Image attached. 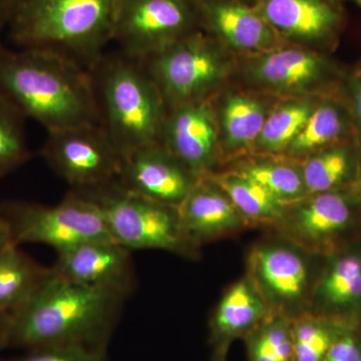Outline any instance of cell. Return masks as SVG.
<instances>
[{"mask_svg":"<svg viewBox=\"0 0 361 361\" xmlns=\"http://www.w3.org/2000/svg\"><path fill=\"white\" fill-rule=\"evenodd\" d=\"M127 297L49 274L11 314V348H82L106 351Z\"/></svg>","mask_w":361,"mask_h":361,"instance_id":"1","label":"cell"},{"mask_svg":"<svg viewBox=\"0 0 361 361\" xmlns=\"http://www.w3.org/2000/svg\"><path fill=\"white\" fill-rule=\"evenodd\" d=\"M0 92L47 133L99 125L90 71L54 51L0 44Z\"/></svg>","mask_w":361,"mask_h":361,"instance_id":"2","label":"cell"},{"mask_svg":"<svg viewBox=\"0 0 361 361\" xmlns=\"http://www.w3.org/2000/svg\"><path fill=\"white\" fill-rule=\"evenodd\" d=\"M118 0H14L8 26L21 49L61 54L92 70L113 40Z\"/></svg>","mask_w":361,"mask_h":361,"instance_id":"3","label":"cell"},{"mask_svg":"<svg viewBox=\"0 0 361 361\" xmlns=\"http://www.w3.org/2000/svg\"><path fill=\"white\" fill-rule=\"evenodd\" d=\"M99 125L123 157L161 142L168 106L141 59L104 54L92 68Z\"/></svg>","mask_w":361,"mask_h":361,"instance_id":"4","label":"cell"},{"mask_svg":"<svg viewBox=\"0 0 361 361\" xmlns=\"http://www.w3.org/2000/svg\"><path fill=\"white\" fill-rule=\"evenodd\" d=\"M75 192L96 204L111 238L130 251L152 249L183 257L198 256V249L190 244L183 231L179 207L130 193L116 180L97 189Z\"/></svg>","mask_w":361,"mask_h":361,"instance_id":"5","label":"cell"},{"mask_svg":"<svg viewBox=\"0 0 361 361\" xmlns=\"http://www.w3.org/2000/svg\"><path fill=\"white\" fill-rule=\"evenodd\" d=\"M0 216L18 246L44 244L59 253L87 242L113 240L96 204L73 190L54 206L1 202Z\"/></svg>","mask_w":361,"mask_h":361,"instance_id":"6","label":"cell"},{"mask_svg":"<svg viewBox=\"0 0 361 361\" xmlns=\"http://www.w3.org/2000/svg\"><path fill=\"white\" fill-rule=\"evenodd\" d=\"M225 49L199 30L142 61L169 110L210 101L229 73Z\"/></svg>","mask_w":361,"mask_h":361,"instance_id":"7","label":"cell"},{"mask_svg":"<svg viewBox=\"0 0 361 361\" xmlns=\"http://www.w3.org/2000/svg\"><path fill=\"white\" fill-rule=\"evenodd\" d=\"M316 256L281 235L257 242L246 258V275L271 312L293 319L307 312L319 270Z\"/></svg>","mask_w":361,"mask_h":361,"instance_id":"8","label":"cell"},{"mask_svg":"<svg viewBox=\"0 0 361 361\" xmlns=\"http://www.w3.org/2000/svg\"><path fill=\"white\" fill-rule=\"evenodd\" d=\"M199 30L198 0H118L113 40L142 61Z\"/></svg>","mask_w":361,"mask_h":361,"instance_id":"9","label":"cell"},{"mask_svg":"<svg viewBox=\"0 0 361 361\" xmlns=\"http://www.w3.org/2000/svg\"><path fill=\"white\" fill-rule=\"evenodd\" d=\"M360 220L361 199L353 185L308 195L291 204L276 230L306 251L324 257L353 241Z\"/></svg>","mask_w":361,"mask_h":361,"instance_id":"10","label":"cell"},{"mask_svg":"<svg viewBox=\"0 0 361 361\" xmlns=\"http://www.w3.org/2000/svg\"><path fill=\"white\" fill-rule=\"evenodd\" d=\"M42 156L75 191L97 189L116 182L123 160L99 125L49 132Z\"/></svg>","mask_w":361,"mask_h":361,"instance_id":"11","label":"cell"},{"mask_svg":"<svg viewBox=\"0 0 361 361\" xmlns=\"http://www.w3.org/2000/svg\"><path fill=\"white\" fill-rule=\"evenodd\" d=\"M254 7L287 44L320 52L336 47L346 23L338 0H257Z\"/></svg>","mask_w":361,"mask_h":361,"instance_id":"12","label":"cell"},{"mask_svg":"<svg viewBox=\"0 0 361 361\" xmlns=\"http://www.w3.org/2000/svg\"><path fill=\"white\" fill-rule=\"evenodd\" d=\"M246 71L252 82L262 89L297 97L322 90L336 73L322 52L290 44L253 54Z\"/></svg>","mask_w":361,"mask_h":361,"instance_id":"13","label":"cell"},{"mask_svg":"<svg viewBox=\"0 0 361 361\" xmlns=\"http://www.w3.org/2000/svg\"><path fill=\"white\" fill-rule=\"evenodd\" d=\"M200 179L159 142L123 157L116 182L130 193L179 207Z\"/></svg>","mask_w":361,"mask_h":361,"instance_id":"14","label":"cell"},{"mask_svg":"<svg viewBox=\"0 0 361 361\" xmlns=\"http://www.w3.org/2000/svg\"><path fill=\"white\" fill-rule=\"evenodd\" d=\"M132 251L113 240L92 241L59 252L52 274L73 283L127 297L135 286Z\"/></svg>","mask_w":361,"mask_h":361,"instance_id":"15","label":"cell"},{"mask_svg":"<svg viewBox=\"0 0 361 361\" xmlns=\"http://www.w3.org/2000/svg\"><path fill=\"white\" fill-rule=\"evenodd\" d=\"M161 142L197 177L212 173L221 144L217 115L210 101L169 109Z\"/></svg>","mask_w":361,"mask_h":361,"instance_id":"16","label":"cell"},{"mask_svg":"<svg viewBox=\"0 0 361 361\" xmlns=\"http://www.w3.org/2000/svg\"><path fill=\"white\" fill-rule=\"evenodd\" d=\"M201 30L225 49L256 54L287 44L256 11L239 0H198Z\"/></svg>","mask_w":361,"mask_h":361,"instance_id":"17","label":"cell"},{"mask_svg":"<svg viewBox=\"0 0 361 361\" xmlns=\"http://www.w3.org/2000/svg\"><path fill=\"white\" fill-rule=\"evenodd\" d=\"M318 272L308 312L361 322V239L329 255Z\"/></svg>","mask_w":361,"mask_h":361,"instance_id":"18","label":"cell"},{"mask_svg":"<svg viewBox=\"0 0 361 361\" xmlns=\"http://www.w3.org/2000/svg\"><path fill=\"white\" fill-rule=\"evenodd\" d=\"M180 225L195 248L243 231L251 224L227 194L203 177L179 206Z\"/></svg>","mask_w":361,"mask_h":361,"instance_id":"19","label":"cell"},{"mask_svg":"<svg viewBox=\"0 0 361 361\" xmlns=\"http://www.w3.org/2000/svg\"><path fill=\"white\" fill-rule=\"evenodd\" d=\"M260 292L244 275L226 289L210 319L211 336L216 345L246 337L271 314Z\"/></svg>","mask_w":361,"mask_h":361,"instance_id":"20","label":"cell"},{"mask_svg":"<svg viewBox=\"0 0 361 361\" xmlns=\"http://www.w3.org/2000/svg\"><path fill=\"white\" fill-rule=\"evenodd\" d=\"M360 152L353 142L342 141L304 159L300 166L307 196L353 186Z\"/></svg>","mask_w":361,"mask_h":361,"instance_id":"21","label":"cell"},{"mask_svg":"<svg viewBox=\"0 0 361 361\" xmlns=\"http://www.w3.org/2000/svg\"><path fill=\"white\" fill-rule=\"evenodd\" d=\"M266 104L257 97L230 94L223 99L217 115L221 147L229 153L253 149L269 115Z\"/></svg>","mask_w":361,"mask_h":361,"instance_id":"22","label":"cell"},{"mask_svg":"<svg viewBox=\"0 0 361 361\" xmlns=\"http://www.w3.org/2000/svg\"><path fill=\"white\" fill-rule=\"evenodd\" d=\"M205 177L227 194L251 226H270L276 229L283 221L288 206L278 200L258 183L234 171L212 172Z\"/></svg>","mask_w":361,"mask_h":361,"instance_id":"23","label":"cell"},{"mask_svg":"<svg viewBox=\"0 0 361 361\" xmlns=\"http://www.w3.org/2000/svg\"><path fill=\"white\" fill-rule=\"evenodd\" d=\"M49 268L35 262L11 243L0 251V311L13 314L44 283Z\"/></svg>","mask_w":361,"mask_h":361,"instance_id":"24","label":"cell"},{"mask_svg":"<svg viewBox=\"0 0 361 361\" xmlns=\"http://www.w3.org/2000/svg\"><path fill=\"white\" fill-rule=\"evenodd\" d=\"M353 125L348 106L336 99L319 102L289 148L287 155L305 159L320 149L345 141Z\"/></svg>","mask_w":361,"mask_h":361,"instance_id":"25","label":"cell"},{"mask_svg":"<svg viewBox=\"0 0 361 361\" xmlns=\"http://www.w3.org/2000/svg\"><path fill=\"white\" fill-rule=\"evenodd\" d=\"M319 102L310 97H297L270 111L253 149L263 155L286 153Z\"/></svg>","mask_w":361,"mask_h":361,"instance_id":"26","label":"cell"},{"mask_svg":"<svg viewBox=\"0 0 361 361\" xmlns=\"http://www.w3.org/2000/svg\"><path fill=\"white\" fill-rule=\"evenodd\" d=\"M360 322L305 312L291 319L294 361H322L329 348Z\"/></svg>","mask_w":361,"mask_h":361,"instance_id":"27","label":"cell"},{"mask_svg":"<svg viewBox=\"0 0 361 361\" xmlns=\"http://www.w3.org/2000/svg\"><path fill=\"white\" fill-rule=\"evenodd\" d=\"M232 171L258 183L285 205H291L307 196L301 166L297 164L256 159L245 161Z\"/></svg>","mask_w":361,"mask_h":361,"instance_id":"28","label":"cell"},{"mask_svg":"<svg viewBox=\"0 0 361 361\" xmlns=\"http://www.w3.org/2000/svg\"><path fill=\"white\" fill-rule=\"evenodd\" d=\"M247 337L249 360L294 361L291 319L271 313Z\"/></svg>","mask_w":361,"mask_h":361,"instance_id":"29","label":"cell"},{"mask_svg":"<svg viewBox=\"0 0 361 361\" xmlns=\"http://www.w3.org/2000/svg\"><path fill=\"white\" fill-rule=\"evenodd\" d=\"M26 116L0 92V178L11 174L30 160L25 139Z\"/></svg>","mask_w":361,"mask_h":361,"instance_id":"30","label":"cell"},{"mask_svg":"<svg viewBox=\"0 0 361 361\" xmlns=\"http://www.w3.org/2000/svg\"><path fill=\"white\" fill-rule=\"evenodd\" d=\"M2 361H109L106 351L82 348H44Z\"/></svg>","mask_w":361,"mask_h":361,"instance_id":"31","label":"cell"},{"mask_svg":"<svg viewBox=\"0 0 361 361\" xmlns=\"http://www.w3.org/2000/svg\"><path fill=\"white\" fill-rule=\"evenodd\" d=\"M357 326L344 332L322 361H361V337L356 331Z\"/></svg>","mask_w":361,"mask_h":361,"instance_id":"32","label":"cell"},{"mask_svg":"<svg viewBox=\"0 0 361 361\" xmlns=\"http://www.w3.org/2000/svg\"><path fill=\"white\" fill-rule=\"evenodd\" d=\"M348 109L361 145V73L349 78L346 85Z\"/></svg>","mask_w":361,"mask_h":361,"instance_id":"33","label":"cell"},{"mask_svg":"<svg viewBox=\"0 0 361 361\" xmlns=\"http://www.w3.org/2000/svg\"><path fill=\"white\" fill-rule=\"evenodd\" d=\"M13 319L11 313L0 311V351L11 348Z\"/></svg>","mask_w":361,"mask_h":361,"instance_id":"34","label":"cell"},{"mask_svg":"<svg viewBox=\"0 0 361 361\" xmlns=\"http://www.w3.org/2000/svg\"><path fill=\"white\" fill-rule=\"evenodd\" d=\"M14 0H0V35L11 20Z\"/></svg>","mask_w":361,"mask_h":361,"instance_id":"35","label":"cell"},{"mask_svg":"<svg viewBox=\"0 0 361 361\" xmlns=\"http://www.w3.org/2000/svg\"><path fill=\"white\" fill-rule=\"evenodd\" d=\"M11 243H13V242L11 240V234H9L8 228L0 216V251Z\"/></svg>","mask_w":361,"mask_h":361,"instance_id":"36","label":"cell"},{"mask_svg":"<svg viewBox=\"0 0 361 361\" xmlns=\"http://www.w3.org/2000/svg\"><path fill=\"white\" fill-rule=\"evenodd\" d=\"M229 345L230 343L228 342L216 345V353L212 361H227V351Z\"/></svg>","mask_w":361,"mask_h":361,"instance_id":"37","label":"cell"},{"mask_svg":"<svg viewBox=\"0 0 361 361\" xmlns=\"http://www.w3.org/2000/svg\"><path fill=\"white\" fill-rule=\"evenodd\" d=\"M355 188L361 199V148L360 152V158H358L357 174H356Z\"/></svg>","mask_w":361,"mask_h":361,"instance_id":"38","label":"cell"},{"mask_svg":"<svg viewBox=\"0 0 361 361\" xmlns=\"http://www.w3.org/2000/svg\"><path fill=\"white\" fill-rule=\"evenodd\" d=\"M239 1L244 2V4H249V6H254L257 2V0H239Z\"/></svg>","mask_w":361,"mask_h":361,"instance_id":"39","label":"cell"},{"mask_svg":"<svg viewBox=\"0 0 361 361\" xmlns=\"http://www.w3.org/2000/svg\"><path fill=\"white\" fill-rule=\"evenodd\" d=\"M350 1L355 2V4L361 7V0H350Z\"/></svg>","mask_w":361,"mask_h":361,"instance_id":"40","label":"cell"},{"mask_svg":"<svg viewBox=\"0 0 361 361\" xmlns=\"http://www.w3.org/2000/svg\"><path fill=\"white\" fill-rule=\"evenodd\" d=\"M338 1H341V0H338Z\"/></svg>","mask_w":361,"mask_h":361,"instance_id":"41","label":"cell"}]
</instances>
